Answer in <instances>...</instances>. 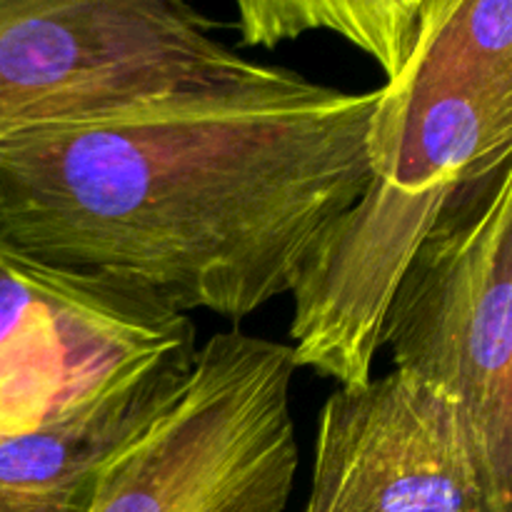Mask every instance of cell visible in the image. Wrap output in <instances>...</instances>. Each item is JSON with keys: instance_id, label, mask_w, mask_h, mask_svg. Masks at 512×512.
<instances>
[{"instance_id": "52a82bcc", "label": "cell", "mask_w": 512, "mask_h": 512, "mask_svg": "<svg viewBox=\"0 0 512 512\" xmlns=\"http://www.w3.org/2000/svg\"><path fill=\"white\" fill-rule=\"evenodd\" d=\"M198 345L175 350L60 418L0 440V512H88L110 460L185 388Z\"/></svg>"}, {"instance_id": "9c48e42d", "label": "cell", "mask_w": 512, "mask_h": 512, "mask_svg": "<svg viewBox=\"0 0 512 512\" xmlns=\"http://www.w3.org/2000/svg\"><path fill=\"white\" fill-rule=\"evenodd\" d=\"M425 0H245L238 3L243 45L273 48L310 30L335 33L368 53L395 80L413 55Z\"/></svg>"}, {"instance_id": "3957f363", "label": "cell", "mask_w": 512, "mask_h": 512, "mask_svg": "<svg viewBox=\"0 0 512 512\" xmlns=\"http://www.w3.org/2000/svg\"><path fill=\"white\" fill-rule=\"evenodd\" d=\"M380 348L463 420L488 512H512V163L425 238L395 288Z\"/></svg>"}, {"instance_id": "277c9868", "label": "cell", "mask_w": 512, "mask_h": 512, "mask_svg": "<svg viewBox=\"0 0 512 512\" xmlns=\"http://www.w3.org/2000/svg\"><path fill=\"white\" fill-rule=\"evenodd\" d=\"M295 370L288 343L215 333L178 398L110 460L88 512H283L300 468Z\"/></svg>"}, {"instance_id": "5b68a950", "label": "cell", "mask_w": 512, "mask_h": 512, "mask_svg": "<svg viewBox=\"0 0 512 512\" xmlns=\"http://www.w3.org/2000/svg\"><path fill=\"white\" fill-rule=\"evenodd\" d=\"M195 343V325L138 285L0 243V440L30 433Z\"/></svg>"}, {"instance_id": "8992f818", "label": "cell", "mask_w": 512, "mask_h": 512, "mask_svg": "<svg viewBox=\"0 0 512 512\" xmlns=\"http://www.w3.org/2000/svg\"><path fill=\"white\" fill-rule=\"evenodd\" d=\"M305 512H488L458 410L390 370L320 410Z\"/></svg>"}, {"instance_id": "ba28073f", "label": "cell", "mask_w": 512, "mask_h": 512, "mask_svg": "<svg viewBox=\"0 0 512 512\" xmlns=\"http://www.w3.org/2000/svg\"><path fill=\"white\" fill-rule=\"evenodd\" d=\"M385 85L433 98L512 100V0H425L413 55Z\"/></svg>"}, {"instance_id": "6da1fadb", "label": "cell", "mask_w": 512, "mask_h": 512, "mask_svg": "<svg viewBox=\"0 0 512 512\" xmlns=\"http://www.w3.org/2000/svg\"><path fill=\"white\" fill-rule=\"evenodd\" d=\"M380 88L280 65L0 143V243L113 275L188 315L293 293L363 195Z\"/></svg>"}, {"instance_id": "7a4b0ae2", "label": "cell", "mask_w": 512, "mask_h": 512, "mask_svg": "<svg viewBox=\"0 0 512 512\" xmlns=\"http://www.w3.org/2000/svg\"><path fill=\"white\" fill-rule=\"evenodd\" d=\"M370 160L363 195L305 260L288 343L298 370L350 390L373 380L385 313L420 245L480 180L512 163V100L383 85Z\"/></svg>"}]
</instances>
